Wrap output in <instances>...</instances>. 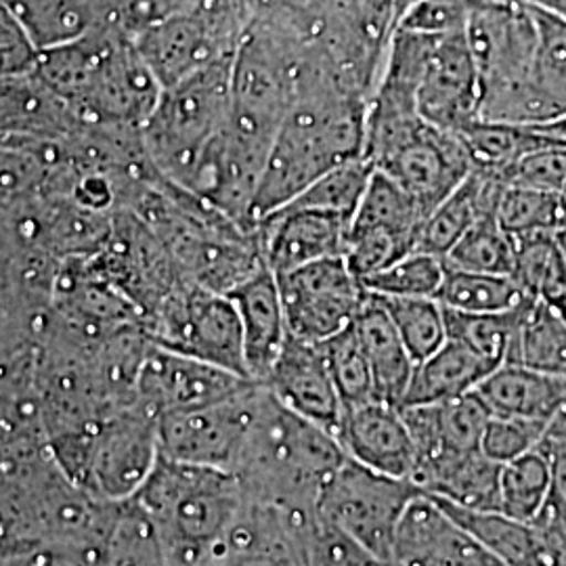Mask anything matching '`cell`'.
Here are the masks:
<instances>
[{"label": "cell", "mask_w": 566, "mask_h": 566, "mask_svg": "<svg viewBox=\"0 0 566 566\" xmlns=\"http://www.w3.org/2000/svg\"><path fill=\"white\" fill-rule=\"evenodd\" d=\"M49 453L63 474L95 500L128 502L160 460L158 418L130 405L97 424L51 437Z\"/></svg>", "instance_id": "5"}, {"label": "cell", "mask_w": 566, "mask_h": 566, "mask_svg": "<svg viewBox=\"0 0 566 566\" xmlns=\"http://www.w3.org/2000/svg\"><path fill=\"white\" fill-rule=\"evenodd\" d=\"M468 151L472 170L485 172L502 179L510 166L518 163L533 149L546 145L528 126L507 124V122H470L460 133H455Z\"/></svg>", "instance_id": "36"}, {"label": "cell", "mask_w": 566, "mask_h": 566, "mask_svg": "<svg viewBox=\"0 0 566 566\" xmlns=\"http://www.w3.org/2000/svg\"><path fill=\"white\" fill-rule=\"evenodd\" d=\"M390 560L399 566H506L426 493L405 510Z\"/></svg>", "instance_id": "17"}, {"label": "cell", "mask_w": 566, "mask_h": 566, "mask_svg": "<svg viewBox=\"0 0 566 566\" xmlns=\"http://www.w3.org/2000/svg\"><path fill=\"white\" fill-rule=\"evenodd\" d=\"M546 428L544 422L491 416L483 432L481 449L489 460L504 465L539 447Z\"/></svg>", "instance_id": "50"}, {"label": "cell", "mask_w": 566, "mask_h": 566, "mask_svg": "<svg viewBox=\"0 0 566 566\" xmlns=\"http://www.w3.org/2000/svg\"><path fill=\"white\" fill-rule=\"evenodd\" d=\"M336 437L350 460L395 479H413L418 451L401 407L374 399L348 409Z\"/></svg>", "instance_id": "18"}, {"label": "cell", "mask_w": 566, "mask_h": 566, "mask_svg": "<svg viewBox=\"0 0 566 566\" xmlns=\"http://www.w3.org/2000/svg\"><path fill=\"white\" fill-rule=\"evenodd\" d=\"M552 464L546 451L535 447L525 455L502 465L500 512L510 518L531 523L546 504Z\"/></svg>", "instance_id": "42"}, {"label": "cell", "mask_w": 566, "mask_h": 566, "mask_svg": "<svg viewBox=\"0 0 566 566\" xmlns=\"http://www.w3.org/2000/svg\"><path fill=\"white\" fill-rule=\"evenodd\" d=\"M447 266V264H446ZM531 296L512 275L476 273L447 266L437 301L460 313H504L518 308Z\"/></svg>", "instance_id": "38"}, {"label": "cell", "mask_w": 566, "mask_h": 566, "mask_svg": "<svg viewBox=\"0 0 566 566\" xmlns=\"http://www.w3.org/2000/svg\"><path fill=\"white\" fill-rule=\"evenodd\" d=\"M493 371L483 357H479L465 344L447 338L424 361L413 365L411 380L405 390L401 407L443 403L464 397Z\"/></svg>", "instance_id": "32"}, {"label": "cell", "mask_w": 566, "mask_h": 566, "mask_svg": "<svg viewBox=\"0 0 566 566\" xmlns=\"http://www.w3.org/2000/svg\"><path fill=\"white\" fill-rule=\"evenodd\" d=\"M506 364L566 376V322L552 304L535 298L526 303Z\"/></svg>", "instance_id": "34"}, {"label": "cell", "mask_w": 566, "mask_h": 566, "mask_svg": "<svg viewBox=\"0 0 566 566\" xmlns=\"http://www.w3.org/2000/svg\"><path fill=\"white\" fill-rule=\"evenodd\" d=\"M311 516H292L245 497L238 521L206 566H304L298 526Z\"/></svg>", "instance_id": "22"}, {"label": "cell", "mask_w": 566, "mask_h": 566, "mask_svg": "<svg viewBox=\"0 0 566 566\" xmlns=\"http://www.w3.org/2000/svg\"><path fill=\"white\" fill-rule=\"evenodd\" d=\"M382 566H399L397 563H392V560H386V563H382Z\"/></svg>", "instance_id": "62"}, {"label": "cell", "mask_w": 566, "mask_h": 566, "mask_svg": "<svg viewBox=\"0 0 566 566\" xmlns=\"http://www.w3.org/2000/svg\"><path fill=\"white\" fill-rule=\"evenodd\" d=\"M233 60L163 88L143 124V145L154 168L181 189H187L203 154L229 120Z\"/></svg>", "instance_id": "6"}, {"label": "cell", "mask_w": 566, "mask_h": 566, "mask_svg": "<svg viewBox=\"0 0 566 566\" xmlns=\"http://www.w3.org/2000/svg\"><path fill=\"white\" fill-rule=\"evenodd\" d=\"M374 296L385 306L413 364L424 361L447 343L446 308L437 298Z\"/></svg>", "instance_id": "43"}, {"label": "cell", "mask_w": 566, "mask_h": 566, "mask_svg": "<svg viewBox=\"0 0 566 566\" xmlns=\"http://www.w3.org/2000/svg\"><path fill=\"white\" fill-rule=\"evenodd\" d=\"M424 212L388 175L376 170L353 219L355 227H382L413 238L418 243Z\"/></svg>", "instance_id": "46"}, {"label": "cell", "mask_w": 566, "mask_h": 566, "mask_svg": "<svg viewBox=\"0 0 566 566\" xmlns=\"http://www.w3.org/2000/svg\"><path fill=\"white\" fill-rule=\"evenodd\" d=\"M474 2L476 0H418L405 9L397 28L434 36L465 32Z\"/></svg>", "instance_id": "52"}, {"label": "cell", "mask_w": 566, "mask_h": 566, "mask_svg": "<svg viewBox=\"0 0 566 566\" xmlns=\"http://www.w3.org/2000/svg\"><path fill=\"white\" fill-rule=\"evenodd\" d=\"M82 126L34 72L0 78V139H65Z\"/></svg>", "instance_id": "25"}, {"label": "cell", "mask_w": 566, "mask_h": 566, "mask_svg": "<svg viewBox=\"0 0 566 566\" xmlns=\"http://www.w3.org/2000/svg\"><path fill=\"white\" fill-rule=\"evenodd\" d=\"M413 250L416 240L409 235L382 227L350 224L344 248V261L359 280H365Z\"/></svg>", "instance_id": "48"}, {"label": "cell", "mask_w": 566, "mask_h": 566, "mask_svg": "<svg viewBox=\"0 0 566 566\" xmlns=\"http://www.w3.org/2000/svg\"><path fill=\"white\" fill-rule=\"evenodd\" d=\"M447 266L476 271V273H495L512 275L514 269V242L512 235L504 231L495 214H485L465 231L464 238L451 248L446 256Z\"/></svg>", "instance_id": "45"}, {"label": "cell", "mask_w": 566, "mask_h": 566, "mask_svg": "<svg viewBox=\"0 0 566 566\" xmlns=\"http://www.w3.org/2000/svg\"><path fill=\"white\" fill-rule=\"evenodd\" d=\"M374 172L376 168L367 158L348 160L325 172L324 177L313 185H308L296 200L290 202V206L317 210L350 224L359 210V203L364 200Z\"/></svg>", "instance_id": "40"}, {"label": "cell", "mask_w": 566, "mask_h": 566, "mask_svg": "<svg viewBox=\"0 0 566 566\" xmlns=\"http://www.w3.org/2000/svg\"><path fill=\"white\" fill-rule=\"evenodd\" d=\"M338 437L294 413L259 385L256 407L233 476L252 502L313 516L319 493L346 462Z\"/></svg>", "instance_id": "2"}, {"label": "cell", "mask_w": 566, "mask_h": 566, "mask_svg": "<svg viewBox=\"0 0 566 566\" xmlns=\"http://www.w3.org/2000/svg\"><path fill=\"white\" fill-rule=\"evenodd\" d=\"M242 324L243 359L248 378L263 385L287 340V322L283 313L280 285L271 269L229 294Z\"/></svg>", "instance_id": "23"}, {"label": "cell", "mask_w": 566, "mask_h": 566, "mask_svg": "<svg viewBox=\"0 0 566 566\" xmlns=\"http://www.w3.org/2000/svg\"><path fill=\"white\" fill-rule=\"evenodd\" d=\"M34 44L46 51L126 25L124 0H4ZM128 28V25H126Z\"/></svg>", "instance_id": "24"}, {"label": "cell", "mask_w": 566, "mask_h": 566, "mask_svg": "<svg viewBox=\"0 0 566 566\" xmlns=\"http://www.w3.org/2000/svg\"><path fill=\"white\" fill-rule=\"evenodd\" d=\"M133 500L149 516L170 566L208 565L245 504L231 472L163 455Z\"/></svg>", "instance_id": "4"}, {"label": "cell", "mask_w": 566, "mask_h": 566, "mask_svg": "<svg viewBox=\"0 0 566 566\" xmlns=\"http://www.w3.org/2000/svg\"><path fill=\"white\" fill-rule=\"evenodd\" d=\"M510 185H526L566 196V145L546 143L523 156L502 175Z\"/></svg>", "instance_id": "51"}, {"label": "cell", "mask_w": 566, "mask_h": 566, "mask_svg": "<svg viewBox=\"0 0 566 566\" xmlns=\"http://www.w3.org/2000/svg\"><path fill=\"white\" fill-rule=\"evenodd\" d=\"M93 566H170L156 528L135 500L114 504Z\"/></svg>", "instance_id": "33"}, {"label": "cell", "mask_w": 566, "mask_h": 566, "mask_svg": "<svg viewBox=\"0 0 566 566\" xmlns=\"http://www.w3.org/2000/svg\"><path fill=\"white\" fill-rule=\"evenodd\" d=\"M432 500L506 566H566L565 558L533 523L510 518L502 512L468 510Z\"/></svg>", "instance_id": "28"}, {"label": "cell", "mask_w": 566, "mask_h": 566, "mask_svg": "<svg viewBox=\"0 0 566 566\" xmlns=\"http://www.w3.org/2000/svg\"><path fill=\"white\" fill-rule=\"evenodd\" d=\"M422 120L460 133L481 118V82L465 32L437 36L418 88Z\"/></svg>", "instance_id": "16"}, {"label": "cell", "mask_w": 566, "mask_h": 566, "mask_svg": "<svg viewBox=\"0 0 566 566\" xmlns=\"http://www.w3.org/2000/svg\"><path fill=\"white\" fill-rule=\"evenodd\" d=\"M420 493L413 481L388 476L346 458L322 489L315 516L386 563L392 556L405 510Z\"/></svg>", "instance_id": "8"}, {"label": "cell", "mask_w": 566, "mask_h": 566, "mask_svg": "<svg viewBox=\"0 0 566 566\" xmlns=\"http://www.w3.org/2000/svg\"><path fill=\"white\" fill-rule=\"evenodd\" d=\"M512 277L535 301L554 304L566 287V252L554 233L512 235Z\"/></svg>", "instance_id": "37"}, {"label": "cell", "mask_w": 566, "mask_h": 566, "mask_svg": "<svg viewBox=\"0 0 566 566\" xmlns=\"http://www.w3.org/2000/svg\"><path fill=\"white\" fill-rule=\"evenodd\" d=\"M61 163V139H0V221L15 223L46 198Z\"/></svg>", "instance_id": "26"}, {"label": "cell", "mask_w": 566, "mask_h": 566, "mask_svg": "<svg viewBox=\"0 0 566 566\" xmlns=\"http://www.w3.org/2000/svg\"><path fill=\"white\" fill-rule=\"evenodd\" d=\"M526 303L504 313H460L443 306L447 338L465 344L493 369H497L500 365L506 364L507 353Z\"/></svg>", "instance_id": "41"}, {"label": "cell", "mask_w": 566, "mask_h": 566, "mask_svg": "<svg viewBox=\"0 0 566 566\" xmlns=\"http://www.w3.org/2000/svg\"><path fill=\"white\" fill-rule=\"evenodd\" d=\"M446 261L413 250L403 259L388 264L382 271L361 280L367 292L378 296H405V298H437L446 280Z\"/></svg>", "instance_id": "47"}, {"label": "cell", "mask_w": 566, "mask_h": 566, "mask_svg": "<svg viewBox=\"0 0 566 566\" xmlns=\"http://www.w3.org/2000/svg\"><path fill=\"white\" fill-rule=\"evenodd\" d=\"M350 224L317 210L283 206L254 227L264 263L280 275L303 264L344 256Z\"/></svg>", "instance_id": "19"}, {"label": "cell", "mask_w": 566, "mask_h": 566, "mask_svg": "<svg viewBox=\"0 0 566 566\" xmlns=\"http://www.w3.org/2000/svg\"><path fill=\"white\" fill-rule=\"evenodd\" d=\"M369 99L357 93L317 41L304 46L294 97L271 145L252 203V224L296 200L332 168L365 158Z\"/></svg>", "instance_id": "1"}, {"label": "cell", "mask_w": 566, "mask_h": 566, "mask_svg": "<svg viewBox=\"0 0 566 566\" xmlns=\"http://www.w3.org/2000/svg\"><path fill=\"white\" fill-rule=\"evenodd\" d=\"M263 385L287 409L336 434L344 409L325 364L322 344L287 336Z\"/></svg>", "instance_id": "20"}, {"label": "cell", "mask_w": 566, "mask_h": 566, "mask_svg": "<svg viewBox=\"0 0 566 566\" xmlns=\"http://www.w3.org/2000/svg\"><path fill=\"white\" fill-rule=\"evenodd\" d=\"M401 411L418 451L413 476L428 465L483 451L481 441L491 411L476 392L443 403L401 407Z\"/></svg>", "instance_id": "21"}, {"label": "cell", "mask_w": 566, "mask_h": 566, "mask_svg": "<svg viewBox=\"0 0 566 566\" xmlns=\"http://www.w3.org/2000/svg\"><path fill=\"white\" fill-rule=\"evenodd\" d=\"M465 41L481 82V112L531 82L539 30L523 0H476Z\"/></svg>", "instance_id": "10"}, {"label": "cell", "mask_w": 566, "mask_h": 566, "mask_svg": "<svg viewBox=\"0 0 566 566\" xmlns=\"http://www.w3.org/2000/svg\"><path fill=\"white\" fill-rule=\"evenodd\" d=\"M298 542L304 566H382L371 552L315 514L298 526Z\"/></svg>", "instance_id": "49"}, {"label": "cell", "mask_w": 566, "mask_h": 566, "mask_svg": "<svg viewBox=\"0 0 566 566\" xmlns=\"http://www.w3.org/2000/svg\"><path fill=\"white\" fill-rule=\"evenodd\" d=\"M160 0H124L126 7V25L128 30H137L145 21L151 20L156 15Z\"/></svg>", "instance_id": "56"}, {"label": "cell", "mask_w": 566, "mask_h": 566, "mask_svg": "<svg viewBox=\"0 0 566 566\" xmlns=\"http://www.w3.org/2000/svg\"><path fill=\"white\" fill-rule=\"evenodd\" d=\"M252 382L219 365L206 364L151 344L137 380L135 403L154 418L221 401Z\"/></svg>", "instance_id": "15"}, {"label": "cell", "mask_w": 566, "mask_h": 566, "mask_svg": "<svg viewBox=\"0 0 566 566\" xmlns=\"http://www.w3.org/2000/svg\"><path fill=\"white\" fill-rule=\"evenodd\" d=\"M546 453L552 464L549 491L546 504L531 523L542 531L547 544L566 560V451L556 449Z\"/></svg>", "instance_id": "53"}, {"label": "cell", "mask_w": 566, "mask_h": 566, "mask_svg": "<svg viewBox=\"0 0 566 566\" xmlns=\"http://www.w3.org/2000/svg\"><path fill=\"white\" fill-rule=\"evenodd\" d=\"M322 350L344 411L378 399L371 367L367 364V357L353 324L338 332L336 336L324 340Z\"/></svg>", "instance_id": "44"}, {"label": "cell", "mask_w": 566, "mask_h": 566, "mask_svg": "<svg viewBox=\"0 0 566 566\" xmlns=\"http://www.w3.org/2000/svg\"><path fill=\"white\" fill-rule=\"evenodd\" d=\"M504 181L485 172L472 170L446 202L439 203L422 223L416 250L434 254L446 261L451 248L460 242L465 231L483 219L485 214H495L497 198Z\"/></svg>", "instance_id": "30"}, {"label": "cell", "mask_w": 566, "mask_h": 566, "mask_svg": "<svg viewBox=\"0 0 566 566\" xmlns=\"http://www.w3.org/2000/svg\"><path fill=\"white\" fill-rule=\"evenodd\" d=\"M533 9L539 41L531 72V91L539 124H546L566 116V23L537 4Z\"/></svg>", "instance_id": "35"}, {"label": "cell", "mask_w": 566, "mask_h": 566, "mask_svg": "<svg viewBox=\"0 0 566 566\" xmlns=\"http://www.w3.org/2000/svg\"><path fill=\"white\" fill-rule=\"evenodd\" d=\"M495 217L510 235H558L566 229V196L537 187L504 182L495 206Z\"/></svg>", "instance_id": "39"}, {"label": "cell", "mask_w": 566, "mask_h": 566, "mask_svg": "<svg viewBox=\"0 0 566 566\" xmlns=\"http://www.w3.org/2000/svg\"><path fill=\"white\" fill-rule=\"evenodd\" d=\"M252 20L250 0H208L160 13L133 39L163 88L235 57Z\"/></svg>", "instance_id": "7"}, {"label": "cell", "mask_w": 566, "mask_h": 566, "mask_svg": "<svg viewBox=\"0 0 566 566\" xmlns=\"http://www.w3.org/2000/svg\"><path fill=\"white\" fill-rule=\"evenodd\" d=\"M151 343L248 378L240 315L227 294L182 283L143 324ZM250 380V378H248Z\"/></svg>", "instance_id": "9"}, {"label": "cell", "mask_w": 566, "mask_h": 566, "mask_svg": "<svg viewBox=\"0 0 566 566\" xmlns=\"http://www.w3.org/2000/svg\"><path fill=\"white\" fill-rule=\"evenodd\" d=\"M535 135H539L546 143L552 145H566V116H560L556 120L546 122V124H537V126H528Z\"/></svg>", "instance_id": "58"}, {"label": "cell", "mask_w": 566, "mask_h": 566, "mask_svg": "<svg viewBox=\"0 0 566 566\" xmlns=\"http://www.w3.org/2000/svg\"><path fill=\"white\" fill-rule=\"evenodd\" d=\"M275 280L287 332L306 343L322 344L346 329L367 298L364 282L344 256L296 266L275 275Z\"/></svg>", "instance_id": "12"}, {"label": "cell", "mask_w": 566, "mask_h": 566, "mask_svg": "<svg viewBox=\"0 0 566 566\" xmlns=\"http://www.w3.org/2000/svg\"><path fill=\"white\" fill-rule=\"evenodd\" d=\"M533 4L546 9L547 13L556 15L566 23V0H533Z\"/></svg>", "instance_id": "59"}, {"label": "cell", "mask_w": 566, "mask_h": 566, "mask_svg": "<svg viewBox=\"0 0 566 566\" xmlns=\"http://www.w3.org/2000/svg\"><path fill=\"white\" fill-rule=\"evenodd\" d=\"M502 464L489 460L483 451L451 458L428 465L413 476L420 491L453 506L500 512Z\"/></svg>", "instance_id": "31"}, {"label": "cell", "mask_w": 566, "mask_h": 566, "mask_svg": "<svg viewBox=\"0 0 566 566\" xmlns=\"http://www.w3.org/2000/svg\"><path fill=\"white\" fill-rule=\"evenodd\" d=\"M399 0H329L315 36L325 55L364 97H371L399 25Z\"/></svg>", "instance_id": "13"}, {"label": "cell", "mask_w": 566, "mask_h": 566, "mask_svg": "<svg viewBox=\"0 0 566 566\" xmlns=\"http://www.w3.org/2000/svg\"><path fill=\"white\" fill-rule=\"evenodd\" d=\"M563 380H565V386H566V376H563Z\"/></svg>", "instance_id": "64"}, {"label": "cell", "mask_w": 566, "mask_h": 566, "mask_svg": "<svg viewBox=\"0 0 566 566\" xmlns=\"http://www.w3.org/2000/svg\"><path fill=\"white\" fill-rule=\"evenodd\" d=\"M353 329L371 367L378 399L401 407L416 364L409 357L385 306L371 292H367V298L353 322Z\"/></svg>", "instance_id": "29"}, {"label": "cell", "mask_w": 566, "mask_h": 566, "mask_svg": "<svg viewBox=\"0 0 566 566\" xmlns=\"http://www.w3.org/2000/svg\"><path fill=\"white\" fill-rule=\"evenodd\" d=\"M552 306H554V308H556V311H558V313L563 315V319H565L566 322V287L565 292H563V294H560V296H558V298L554 301V304H552Z\"/></svg>", "instance_id": "61"}, {"label": "cell", "mask_w": 566, "mask_h": 566, "mask_svg": "<svg viewBox=\"0 0 566 566\" xmlns=\"http://www.w3.org/2000/svg\"><path fill=\"white\" fill-rule=\"evenodd\" d=\"M428 217L472 175V163L455 133L420 120L374 163Z\"/></svg>", "instance_id": "14"}, {"label": "cell", "mask_w": 566, "mask_h": 566, "mask_svg": "<svg viewBox=\"0 0 566 566\" xmlns=\"http://www.w3.org/2000/svg\"><path fill=\"white\" fill-rule=\"evenodd\" d=\"M41 49L30 39L15 13L0 0V78L34 72Z\"/></svg>", "instance_id": "54"}, {"label": "cell", "mask_w": 566, "mask_h": 566, "mask_svg": "<svg viewBox=\"0 0 566 566\" xmlns=\"http://www.w3.org/2000/svg\"><path fill=\"white\" fill-rule=\"evenodd\" d=\"M523 2H533V0H523Z\"/></svg>", "instance_id": "63"}, {"label": "cell", "mask_w": 566, "mask_h": 566, "mask_svg": "<svg viewBox=\"0 0 566 566\" xmlns=\"http://www.w3.org/2000/svg\"><path fill=\"white\" fill-rule=\"evenodd\" d=\"M491 416L523 418L549 424L566 407V386L560 376H549L523 365L504 364L474 388Z\"/></svg>", "instance_id": "27"}, {"label": "cell", "mask_w": 566, "mask_h": 566, "mask_svg": "<svg viewBox=\"0 0 566 566\" xmlns=\"http://www.w3.org/2000/svg\"><path fill=\"white\" fill-rule=\"evenodd\" d=\"M34 74L84 126L142 130L163 95L124 23L41 51Z\"/></svg>", "instance_id": "3"}, {"label": "cell", "mask_w": 566, "mask_h": 566, "mask_svg": "<svg viewBox=\"0 0 566 566\" xmlns=\"http://www.w3.org/2000/svg\"><path fill=\"white\" fill-rule=\"evenodd\" d=\"M202 2H208V0H160V4L156 9V15L168 13V11H177V9H185V7H193V4H202Z\"/></svg>", "instance_id": "60"}, {"label": "cell", "mask_w": 566, "mask_h": 566, "mask_svg": "<svg viewBox=\"0 0 566 566\" xmlns=\"http://www.w3.org/2000/svg\"><path fill=\"white\" fill-rule=\"evenodd\" d=\"M539 447L546 451H556V449L566 451V407L547 424Z\"/></svg>", "instance_id": "57"}, {"label": "cell", "mask_w": 566, "mask_h": 566, "mask_svg": "<svg viewBox=\"0 0 566 566\" xmlns=\"http://www.w3.org/2000/svg\"><path fill=\"white\" fill-rule=\"evenodd\" d=\"M252 15L304 39H315L324 20L325 7L329 0H250Z\"/></svg>", "instance_id": "55"}, {"label": "cell", "mask_w": 566, "mask_h": 566, "mask_svg": "<svg viewBox=\"0 0 566 566\" xmlns=\"http://www.w3.org/2000/svg\"><path fill=\"white\" fill-rule=\"evenodd\" d=\"M259 385L248 382L221 401L163 416L158 420L160 455L233 474L252 424Z\"/></svg>", "instance_id": "11"}]
</instances>
